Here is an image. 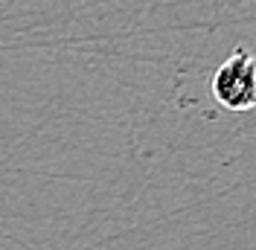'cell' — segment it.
<instances>
[{
    "label": "cell",
    "mask_w": 256,
    "mask_h": 250,
    "mask_svg": "<svg viewBox=\"0 0 256 250\" xmlns=\"http://www.w3.org/2000/svg\"><path fill=\"white\" fill-rule=\"evenodd\" d=\"M212 99L233 114L256 108V58L248 47H236L210 78Z\"/></svg>",
    "instance_id": "6da1fadb"
}]
</instances>
